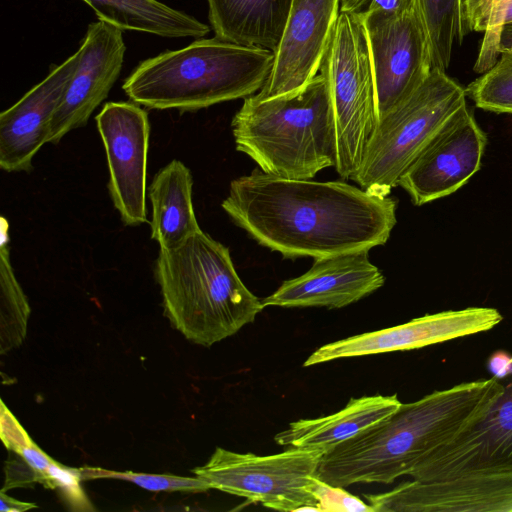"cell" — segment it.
<instances>
[{"label": "cell", "instance_id": "1", "mask_svg": "<svg viewBox=\"0 0 512 512\" xmlns=\"http://www.w3.org/2000/svg\"><path fill=\"white\" fill-rule=\"evenodd\" d=\"M221 206L260 245L289 259L369 251L387 242L397 222L389 196L258 170L234 179Z\"/></svg>", "mask_w": 512, "mask_h": 512}, {"label": "cell", "instance_id": "2", "mask_svg": "<svg viewBox=\"0 0 512 512\" xmlns=\"http://www.w3.org/2000/svg\"><path fill=\"white\" fill-rule=\"evenodd\" d=\"M502 391L501 381L493 376L401 403L387 418L325 452L316 477L343 488L357 483L390 484L480 419Z\"/></svg>", "mask_w": 512, "mask_h": 512}, {"label": "cell", "instance_id": "3", "mask_svg": "<svg viewBox=\"0 0 512 512\" xmlns=\"http://www.w3.org/2000/svg\"><path fill=\"white\" fill-rule=\"evenodd\" d=\"M154 275L165 315L195 344L210 347L234 335L264 308L240 279L229 249L202 230L160 249Z\"/></svg>", "mask_w": 512, "mask_h": 512}, {"label": "cell", "instance_id": "4", "mask_svg": "<svg viewBox=\"0 0 512 512\" xmlns=\"http://www.w3.org/2000/svg\"><path fill=\"white\" fill-rule=\"evenodd\" d=\"M273 63L270 49L198 38L141 62L122 88L131 101L150 109L196 111L256 94Z\"/></svg>", "mask_w": 512, "mask_h": 512}, {"label": "cell", "instance_id": "5", "mask_svg": "<svg viewBox=\"0 0 512 512\" xmlns=\"http://www.w3.org/2000/svg\"><path fill=\"white\" fill-rule=\"evenodd\" d=\"M231 127L236 149L265 173L310 179L336 165L334 113L321 73L297 94L268 100L254 95L245 98Z\"/></svg>", "mask_w": 512, "mask_h": 512}, {"label": "cell", "instance_id": "6", "mask_svg": "<svg viewBox=\"0 0 512 512\" xmlns=\"http://www.w3.org/2000/svg\"><path fill=\"white\" fill-rule=\"evenodd\" d=\"M466 89L446 71L432 69L403 102L380 118L352 177L379 197L389 196L401 176L466 102Z\"/></svg>", "mask_w": 512, "mask_h": 512}, {"label": "cell", "instance_id": "7", "mask_svg": "<svg viewBox=\"0 0 512 512\" xmlns=\"http://www.w3.org/2000/svg\"><path fill=\"white\" fill-rule=\"evenodd\" d=\"M319 71L334 113L335 167L342 178L352 179L378 122L372 61L359 15L339 13Z\"/></svg>", "mask_w": 512, "mask_h": 512}, {"label": "cell", "instance_id": "8", "mask_svg": "<svg viewBox=\"0 0 512 512\" xmlns=\"http://www.w3.org/2000/svg\"><path fill=\"white\" fill-rule=\"evenodd\" d=\"M324 451L292 447L260 456L217 447L192 472L217 489L279 511H318L309 491Z\"/></svg>", "mask_w": 512, "mask_h": 512}, {"label": "cell", "instance_id": "9", "mask_svg": "<svg viewBox=\"0 0 512 512\" xmlns=\"http://www.w3.org/2000/svg\"><path fill=\"white\" fill-rule=\"evenodd\" d=\"M359 16L368 39L379 120L428 77L430 48L417 8L402 14L371 11Z\"/></svg>", "mask_w": 512, "mask_h": 512}, {"label": "cell", "instance_id": "10", "mask_svg": "<svg viewBox=\"0 0 512 512\" xmlns=\"http://www.w3.org/2000/svg\"><path fill=\"white\" fill-rule=\"evenodd\" d=\"M95 121L106 153L113 205L125 225L146 223L148 114L133 101L107 102Z\"/></svg>", "mask_w": 512, "mask_h": 512}, {"label": "cell", "instance_id": "11", "mask_svg": "<svg viewBox=\"0 0 512 512\" xmlns=\"http://www.w3.org/2000/svg\"><path fill=\"white\" fill-rule=\"evenodd\" d=\"M488 411L446 444L422 457L409 472L433 481L476 473H512V371Z\"/></svg>", "mask_w": 512, "mask_h": 512}, {"label": "cell", "instance_id": "12", "mask_svg": "<svg viewBox=\"0 0 512 512\" xmlns=\"http://www.w3.org/2000/svg\"><path fill=\"white\" fill-rule=\"evenodd\" d=\"M487 135L466 105L441 129L401 176V186L421 206L449 196L480 170Z\"/></svg>", "mask_w": 512, "mask_h": 512}, {"label": "cell", "instance_id": "13", "mask_svg": "<svg viewBox=\"0 0 512 512\" xmlns=\"http://www.w3.org/2000/svg\"><path fill=\"white\" fill-rule=\"evenodd\" d=\"M340 13V0H292L274 63L258 100L297 94L317 75Z\"/></svg>", "mask_w": 512, "mask_h": 512}, {"label": "cell", "instance_id": "14", "mask_svg": "<svg viewBox=\"0 0 512 512\" xmlns=\"http://www.w3.org/2000/svg\"><path fill=\"white\" fill-rule=\"evenodd\" d=\"M502 319L501 313L491 307H468L426 314L405 324L323 345L305 360L303 366L340 358L418 349L491 330Z\"/></svg>", "mask_w": 512, "mask_h": 512}, {"label": "cell", "instance_id": "15", "mask_svg": "<svg viewBox=\"0 0 512 512\" xmlns=\"http://www.w3.org/2000/svg\"><path fill=\"white\" fill-rule=\"evenodd\" d=\"M123 30L99 20L88 26L81 58L53 117L49 143L84 126L106 99L122 69L126 46Z\"/></svg>", "mask_w": 512, "mask_h": 512}, {"label": "cell", "instance_id": "16", "mask_svg": "<svg viewBox=\"0 0 512 512\" xmlns=\"http://www.w3.org/2000/svg\"><path fill=\"white\" fill-rule=\"evenodd\" d=\"M375 512H512V473H476L405 481L364 495Z\"/></svg>", "mask_w": 512, "mask_h": 512}, {"label": "cell", "instance_id": "17", "mask_svg": "<svg viewBox=\"0 0 512 512\" xmlns=\"http://www.w3.org/2000/svg\"><path fill=\"white\" fill-rule=\"evenodd\" d=\"M384 281L367 250L352 251L315 258L307 272L284 281L262 303L264 307L342 308L372 294Z\"/></svg>", "mask_w": 512, "mask_h": 512}, {"label": "cell", "instance_id": "18", "mask_svg": "<svg viewBox=\"0 0 512 512\" xmlns=\"http://www.w3.org/2000/svg\"><path fill=\"white\" fill-rule=\"evenodd\" d=\"M81 58L79 48L40 83L0 114V167L28 172L48 142L53 117Z\"/></svg>", "mask_w": 512, "mask_h": 512}, {"label": "cell", "instance_id": "19", "mask_svg": "<svg viewBox=\"0 0 512 512\" xmlns=\"http://www.w3.org/2000/svg\"><path fill=\"white\" fill-rule=\"evenodd\" d=\"M401 405L397 394L351 398L340 411L290 423L274 440L281 446L319 449L325 452L363 429L387 418Z\"/></svg>", "mask_w": 512, "mask_h": 512}, {"label": "cell", "instance_id": "20", "mask_svg": "<svg viewBox=\"0 0 512 512\" xmlns=\"http://www.w3.org/2000/svg\"><path fill=\"white\" fill-rule=\"evenodd\" d=\"M190 169L173 159L162 167L148 187L152 205L151 239L162 250L178 247L201 230L193 206Z\"/></svg>", "mask_w": 512, "mask_h": 512}, {"label": "cell", "instance_id": "21", "mask_svg": "<svg viewBox=\"0 0 512 512\" xmlns=\"http://www.w3.org/2000/svg\"><path fill=\"white\" fill-rule=\"evenodd\" d=\"M292 0H207L215 37L275 51Z\"/></svg>", "mask_w": 512, "mask_h": 512}, {"label": "cell", "instance_id": "22", "mask_svg": "<svg viewBox=\"0 0 512 512\" xmlns=\"http://www.w3.org/2000/svg\"><path fill=\"white\" fill-rule=\"evenodd\" d=\"M106 21L122 30L168 38L205 36L210 28L186 13L158 0H83Z\"/></svg>", "mask_w": 512, "mask_h": 512}, {"label": "cell", "instance_id": "23", "mask_svg": "<svg viewBox=\"0 0 512 512\" xmlns=\"http://www.w3.org/2000/svg\"><path fill=\"white\" fill-rule=\"evenodd\" d=\"M0 228V352L4 354L24 341L31 309L11 265L5 217Z\"/></svg>", "mask_w": 512, "mask_h": 512}, {"label": "cell", "instance_id": "24", "mask_svg": "<svg viewBox=\"0 0 512 512\" xmlns=\"http://www.w3.org/2000/svg\"><path fill=\"white\" fill-rule=\"evenodd\" d=\"M428 38L432 69L446 71L455 44L467 34L462 0H415Z\"/></svg>", "mask_w": 512, "mask_h": 512}, {"label": "cell", "instance_id": "25", "mask_svg": "<svg viewBox=\"0 0 512 512\" xmlns=\"http://www.w3.org/2000/svg\"><path fill=\"white\" fill-rule=\"evenodd\" d=\"M475 106L512 114V52H502L496 63L465 88Z\"/></svg>", "mask_w": 512, "mask_h": 512}, {"label": "cell", "instance_id": "26", "mask_svg": "<svg viewBox=\"0 0 512 512\" xmlns=\"http://www.w3.org/2000/svg\"><path fill=\"white\" fill-rule=\"evenodd\" d=\"M82 480L96 478H114L132 482L149 491H182L204 492L212 489L210 484L202 478L182 477L166 474H147L132 471H111L101 468H80Z\"/></svg>", "mask_w": 512, "mask_h": 512}, {"label": "cell", "instance_id": "27", "mask_svg": "<svg viewBox=\"0 0 512 512\" xmlns=\"http://www.w3.org/2000/svg\"><path fill=\"white\" fill-rule=\"evenodd\" d=\"M309 491L316 499L320 512H375L370 504L348 493L343 487L331 485L316 476Z\"/></svg>", "mask_w": 512, "mask_h": 512}, {"label": "cell", "instance_id": "28", "mask_svg": "<svg viewBox=\"0 0 512 512\" xmlns=\"http://www.w3.org/2000/svg\"><path fill=\"white\" fill-rule=\"evenodd\" d=\"M81 480L80 468H68L54 461L47 469L44 486L50 489L60 488L71 504L87 509L89 502L81 490Z\"/></svg>", "mask_w": 512, "mask_h": 512}, {"label": "cell", "instance_id": "29", "mask_svg": "<svg viewBox=\"0 0 512 512\" xmlns=\"http://www.w3.org/2000/svg\"><path fill=\"white\" fill-rule=\"evenodd\" d=\"M510 0H486L484 7V37L482 50L488 53L499 49L500 35L504 26V18Z\"/></svg>", "mask_w": 512, "mask_h": 512}, {"label": "cell", "instance_id": "30", "mask_svg": "<svg viewBox=\"0 0 512 512\" xmlns=\"http://www.w3.org/2000/svg\"><path fill=\"white\" fill-rule=\"evenodd\" d=\"M416 8L415 0H340V12L357 15L371 11L402 14Z\"/></svg>", "mask_w": 512, "mask_h": 512}, {"label": "cell", "instance_id": "31", "mask_svg": "<svg viewBox=\"0 0 512 512\" xmlns=\"http://www.w3.org/2000/svg\"><path fill=\"white\" fill-rule=\"evenodd\" d=\"M1 438L6 448L15 453L33 443L26 431L1 401Z\"/></svg>", "mask_w": 512, "mask_h": 512}, {"label": "cell", "instance_id": "32", "mask_svg": "<svg viewBox=\"0 0 512 512\" xmlns=\"http://www.w3.org/2000/svg\"><path fill=\"white\" fill-rule=\"evenodd\" d=\"M486 0H462L466 32H483V16Z\"/></svg>", "mask_w": 512, "mask_h": 512}, {"label": "cell", "instance_id": "33", "mask_svg": "<svg viewBox=\"0 0 512 512\" xmlns=\"http://www.w3.org/2000/svg\"><path fill=\"white\" fill-rule=\"evenodd\" d=\"M488 365L494 377L501 379L512 371V356L505 352H496L491 356Z\"/></svg>", "mask_w": 512, "mask_h": 512}, {"label": "cell", "instance_id": "34", "mask_svg": "<svg viewBox=\"0 0 512 512\" xmlns=\"http://www.w3.org/2000/svg\"><path fill=\"white\" fill-rule=\"evenodd\" d=\"M0 511L1 512H24L33 508H37L35 503L22 502L16 500L5 494L4 491L1 490L0 493Z\"/></svg>", "mask_w": 512, "mask_h": 512}, {"label": "cell", "instance_id": "35", "mask_svg": "<svg viewBox=\"0 0 512 512\" xmlns=\"http://www.w3.org/2000/svg\"><path fill=\"white\" fill-rule=\"evenodd\" d=\"M499 51L500 53L512 52V23L505 24L502 28Z\"/></svg>", "mask_w": 512, "mask_h": 512}, {"label": "cell", "instance_id": "36", "mask_svg": "<svg viewBox=\"0 0 512 512\" xmlns=\"http://www.w3.org/2000/svg\"><path fill=\"white\" fill-rule=\"evenodd\" d=\"M512 23V0H510L504 18V25Z\"/></svg>", "mask_w": 512, "mask_h": 512}]
</instances>
